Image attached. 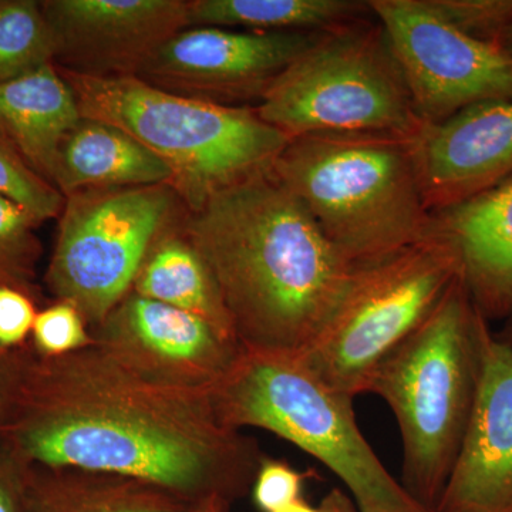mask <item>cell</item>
Masks as SVG:
<instances>
[{
  "label": "cell",
  "instance_id": "f546056e",
  "mask_svg": "<svg viewBox=\"0 0 512 512\" xmlns=\"http://www.w3.org/2000/svg\"><path fill=\"white\" fill-rule=\"evenodd\" d=\"M26 345L16 349L0 348V430L5 426L15 403L25 362Z\"/></svg>",
  "mask_w": 512,
  "mask_h": 512
},
{
  "label": "cell",
  "instance_id": "e575fe53",
  "mask_svg": "<svg viewBox=\"0 0 512 512\" xmlns=\"http://www.w3.org/2000/svg\"><path fill=\"white\" fill-rule=\"evenodd\" d=\"M501 49L512 57V26L508 30L507 35H505L503 42H501Z\"/></svg>",
  "mask_w": 512,
  "mask_h": 512
},
{
  "label": "cell",
  "instance_id": "7a4b0ae2",
  "mask_svg": "<svg viewBox=\"0 0 512 512\" xmlns=\"http://www.w3.org/2000/svg\"><path fill=\"white\" fill-rule=\"evenodd\" d=\"M181 227L210 268L244 349L301 353L357 269L272 168L187 210Z\"/></svg>",
  "mask_w": 512,
  "mask_h": 512
},
{
  "label": "cell",
  "instance_id": "4fadbf2b",
  "mask_svg": "<svg viewBox=\"0 0 512 512\" xmlns=\"http://www.w3.org/2000/svg\"><path fill=\"white\" fill-rule=\"evenodd\" d=\"M190 0H42L59 69L137 76L148 57L188 28Z\"/></svg>",
  "mask_w": 512,
  "mask_h": 512
},
{
  "label": "cell",
  "instance_id": "9c48e42d",
  "mask_svg": "<svg viewBox=\"0 0 512 512\" xmlns=\"http://www.w3.org/2000/svg\"><path fill=\"white\" fill-rule=\"evenodd\" d=\"M187 207L170 184L97 188L64 197L45 274L53 301L70 303L89 329L133 288L157 239Z\"/></svg>",
  "mask_w": 512,
  "mask_h": 512
},
{
  "label": "cell",
  "instance_id": "7402d4cb",
  "mask_svg": "<svg viewBox=\"0 0 512 512\" xmlns=\"http://www.w3.org/2000/svg\"><path fill=\"white\" fill-rule=\"evenodd\" d=\"M55 63V43L37 0H0V84Z\"/></svg>",
  "mask_w": 512,
  "mask_h": 512
},
{
  "label": "cell",
  "instance_id": "6da1fadb",
  "mask_svg": "<svg viewBox=\"0 0 512 512\" xmlns=\"http://www.w3.org/2000/svg\"><path fill=\"white\" fill-rule=\"evenodd\" d=\"M0 436L35 466L136 478L191 504L251 494L266 457L218 419L210 392L151 379L94 342L63 356L28 342Z\"/></svg>",
  "mask_w": 512,
  "mask_h": 512
},
{
  "label": "cell",
  "instance_id": "5b68a950",
  "mask_svg": "<svg viewBox=\"0 0 512 512\" xmlns=\"http://www.w3.org/2000/svg\"><path fill=\"white\" fill-rule=\"evenodd\" d=\"M59 72L72 87L82 117L121 128L170 168L171 185L187 210L271 170L291 140L266 123L256 107L178 96L137 76Z\"/></svg>",
  "mask_w": 512,
  "mask_h": 512
},
{
  "label": "cell",
  "instance_id": "d4e9b609",
  "mask_svg": "<svg viewBox=\"0 0 512 512\" xmlns=\"http://www.w3.org/2000/svg\"><path fill=\"white\" fill-rule=\"evenodd\" d=\"M451 28L484 45L501 47L512 26V0H424Z\"/></svg>",
  "mask_w": 512,
  "mask_h": 512
},
{
  "label": "cell",
  "instance_id": "d6986e66",
  "mask_svg": "<svg viewBox=\"0 0 512 512\" xmlns=\"http://www.w3.org/2000/svg\"><path fill=\"white\" fill-rule=\"evenodd\" d=\"M191 505L136 478L32 464L29 512H188Z\"/></svg>",
  "mask_w": 512,
  "mask_h": 512
},
{
  "label": "cell",
  "instance_id": "9a60e30c",
  "mask_svg": "<svg viewBox=\"0 0 512 512\" xmlns=\"http://www.w3.org/2000/svg\"><path fill=\"white\" fill-rule=\"evenodd\" d=\"M436 511L512 512V346L493 329L466 436Z\"/></svg>",
  "mask_w": 512,
  "mask_h": 512
},
{
  "label": "cell",
  "instance_id": "d590c367",
  "mask_svg": "<svg viewBox=\"0 0 512 512\" xmlns=\"http://www.w3.org/2000/svg\"><path fill=\"white\" fill-rule=\"evenodd\" d=\"M434 512H466V511H434Z\"/></svg>",
  "mask_w": 512,
  "mask_h": 512
},
{
  "label": "cell",
  "instance_id": "4316f807",
  "mask_svg": "<svg viewBox=\"0 0 512 512\" xmlns=\"http://www.w3.org/2000/svg\"><path fill=\"white\" fill-rule=\"evenodd\" d=\"M311 477H316L313 470L302 473L284 460L265 457L252 485V500L259 511L282 510L303 500V485Z\"/></svg>",
  "mask_w": 512,
  "mask_h": 512
},
{
  "label": "cell",
  "instance_id": "ffe728a7",
  "mask_svg": "<svg viewBox=\"0 0 512 512\" xmlns=\"http://www.w3.org/2000/svg\"><path fill=\"white\" fill-rule=\"evenodd\" d=\"M183 220L165 231L148 251L131 291L192 313L237 340L214 276L184 234Z\"/></svg>",
  "mask_w": 512,
  "mask_h": 512
},
{
  "label": "cell",
  "instance_id": "603a6c76",
  "mask_svg": "<svg viewBox=\"0 0 512 512\" xmlns=\"http://www.w3.org/2000/svg\"><path fill=\"white\" fill-rule=\"evenodd\" d=\"M37 227L40 225L28 211L0 194V286L29 293L43 305L45 298L37 285L42 256Z\"/></svg>",
  "mask_w": 512,
  "mask_h": 512
},
{
  "label": "cell",
  "instance_id": "ac0fdd59",
  "mask_svg": "<svg viewBox=\"0 0 512 512\" xmlns=\"http://www.w3.org/2000/svg\"><path fill=\"white\" fill-rule=\"evenodd\" d=\"M161 184H173V173L156 154L121 128L86 117L64 138L53 174V185L63 197L97 188Z\"/></svg>",
  "mask_w": 512,
  "mask_h": 512
},
{
  "label": "cell",
  "instance_id": "5bb4252c",
  "mask_svg": "<svg viewBox=\"0 0 512 512\" xmlns=\"http://www.w3.org/2000/svg\"><path fill=\"white\" fill-rule=\"evenodd\" d=\"M416 158L431 214L504 183L512 177V99L483 101L427 124Z\"/></svg>",
  "mask_w": 512,
  "mask_h": 512
},
{
  "label": "cell",
  "instance_id": "836d02e7",
  "mask_svg": "<svg viewBox=\"0 0 512 512\" xmlns=\"http://www.w3.org/2000/svg\"><path fill=\"white\" fill-rule=\"evenodd\" d=\"M495 338L512 346V316L503 322V328L494 332Z\"/></svg>",
  "mask_w": 512,
  "mask_h": 512
},
{
  "label": "cell",
  "instance_id": "7c38bea8",
  "mask_svg": "<svg viewBox=\"0 0 512 512\" xmlns=\"http://www.w3.org/2000/svg\"><path fill=\"white\" fill-rule=\"evenodd\" d=\"M93 342L151 379L210 392L242 346L207 320L130 291L99 325Z\"/></svg>",
  "mask_w": 512,
  "mask_h": 512
},
{
  "label": "cell",
  "instance_id": "1f68e13d",
  "mask_svg": "<svg viewBox=\"0 0 512 512\" xmlns=\"http://www.w3.org/2000/svg\"><path fill=\"white\" fill-rule=\"evenodd\" d=\"M231 504L221 498L212 497L192 504L188 512H229Z\"/></svg>",
  "mask_w": 512,
  "mask_h": 512
},
{
  "label": "cell",
  "instance_id": "30bf717a",
  "mask_svg": "<svg viewBox=\"0 0 512 512\" xmlns=\"http://www.w3.org/2000/svg\"><path fill=\"white\" fill-rule=\"evenodd\" d=\"M424 124L488 100L512 99V57L461 35L424 0H369Z\"/></svg>",
  "mask_w": 512,
  "mask_h": 512
},
{
  "label": "cell",
  "instance_id": "e0dca14e",
  "mask_svg": "<svg viewBox=\"0 0 512 512\" xmlns=\"http://www.w3.org/2000/svg\"><path fill=\"white\" fill-rule=\"evenodd\" d=\"M80 120L76 96L55 63L0 84V131L52 185L60 146Z\"/></svg>",
  "mask_w": 512,
  "mask_h": 512
},
{
  "label": "cell",
  "instance_id": "3957f363",
  "mask_svg": "<svg viewBox=\"0 0 512 512\" xmlns=\"http://www.w3.org/2000/svg\"><path fill=\"white\" fill-rule=\"evenodd\" d=\"M416 138L295 137L276 157L272 173L359 268L436 237L421 190Z\"/></svg>",
  "mask_w": 512,
  "mask_h": 512
},
{
  "label": "cell",
  "instance_id": "8992f818",
  "mask_svg": "<svg viewBox=\"0 0 512 512\" xmlns=\"http://www.w3.org/2000/svg\"><path fill=\"white\" fill-rule=\"evenodd\" d=\"M210 396L225 426L271 431L329 468L359 512H429L367 443L355 399L323 383L295 355L242 348Z\"/></svg>",
  "mask_w": 512,
  "mask_h": 512
},
{
  "label": "cell",
  "instance_id": "277c9868",
  "mask_svg": "<svg viewBox=\"0 0 512 512\" xmlns=\"http://www.w3.org/2000/svg\"><path fill=\"white\" fill-rule=\"evenodd\" d=\"M490 330L460 275L367 384L399 424L402 485L429 512L439 507L466 436Z\"/></svg>",
  "mask_w": 512,
  "mask_h": 512
},
{
  "label": "cell",
  "instance_id": "484cf974",
  "mask_svg": "<svg viewBox=\"0 0 512 512\" xmlns=\"http://www.w3.org/2000/svg\"><path fill=\"white\" fill-rule=\"evenodd\" d=\"M29 342L39 355L63 356L86 348L93 339L86 320L73 305L53 301L37 312Z\"/></svg>",
  "mask_w": 512,
  "mask_h": 512
},
{
  "label": "cell",
  "instance_id": "44dd1931",
  "mask_svg": "<svg viewBox=\"0 0 512 512\" xmlns=\"http://www.w3.org/2000/svg\"><path fill=\"white\" fill-rule=\"evenodd\" d=\"M375 18L369 0H190L187 23L258 33L329 32Z\"/></svg>",
  "mask_w": 512,
  "mask_h": 512
},
{
  "label": "cell",
  "instance_id": "ba28073f",
  "mask_svg": "<svg viewBox=\"0 0 512 512\" xmlns=\"http://www.w3.org/2000/svg\"><path fill=\"white\" fill-rule=\"evenodd\" d=\"M460 275L457 248L441 235L359 266L319 335L295 356L323 383L355 399Z\"/></svg>",
  "mask_w": 512,
  "mask_h": 512
},
{
  "label": "cell",
  "instance_id": "2e32d148",
  "mask_svg": "<svg viewBox=\"0 0 512 512\" xmlns=\"http://www.w3.org/2000/svg\"><path fill=\"white\" fill-rule=\"evenodd\" d=\"M434 235L453 242L474 305L488 322L512 316V177L434 212Z\"/></svg>",
  "mask_w": 512,
  "mask_h": 512
},
{
  "label": "cell",
  "instance_id": "8fae6325",
  "mask_svg": "<svg viewBox=\"0 0 512 512\" xmlns=\"http://www.w3.org/2000/svg\"><path fill=\"white\" fill-rule=\"evenodd\" d=\"M325 32L258 33L191 26L158 47L138 79L165 92L225 106L264 99L269 87Z\"/></svg>",
  "mask_w": 512,
  "mask_h": 512
},
{
  "label": "cell",
  "instance_id": "83f0119b",
  "mask_svg": "<svg viewBox=\"0 0 512 512\" xmlns=\"http://www.w3.org/2000/svg\"><path fill=\"white\" fill-rule=\"evenodd\" d=\"M43 308L29 293L0 286V348L26 345L32 335L37 312Z\"/></svg>",
  "mask_w": 512,
  "mask_h": 512
},
{
  "label": "cell",
  "instance_id": "52a82bcc",
  "mask_svg": "<svg viewBox=\"0 0 512 512\" xmlns=\"http://www.w3.org/2000/svg\"><path fill=\"white\" fill-rule=\"evenodd\" d=\"M256 111L289 138H416L426 127L376 18L322 33L269 87Z\"/></svg>",
  "mask_w": 512,
  "mask_h": 512
},
{
  "label": "cell",
  "instance_id": "f1b7e54d",
  "mask_svg": "<svg viewBox=\"0 0 512 512\" xmlns=\"http://www.w3.org/2000/svg\"><path fill=\"white\" fill-rule=\"evenodd\" d=\"M30 474L32 464L0 436V512H29Z\"/></svg>",
  "mask_w": 512,
  "mask_h": 512
},
{
  "label": "cell",
  "instance_id": "d6a6232c",
  "mask_svg": "<svg viewBox=\"0 0 512 512\" xmlns=\"http://www.w3.org/2000/svg\"><path fill=\"white\" fill-rule=\"evenodd\" d=\"M276 512H325V510H323L322 505L313 507V505L306 503L305 500H299Z\"/></svg>",
  "mask_w": 512,
  "mask_h": 512
},
{
  "label": "cell",
  "instance_id": "cb8c5ba5",
  "mask_svg": "<svg viewBox=\"0 0 512 512\" xmlns=\"http://www.w3.org/2000/svg\"><path fill=\"white\" fill-rule=\"evenodd\" d=\"M0 194L29 212L37 224L59 220L64 207L62 192L40 177L18 148L0 131Z\"/></svg>",
  "mask_w": 512,
  "mask_h": 512
},
{
  "label": "cell",
  "instance_id": "4dcf8cb0",
  "mask_svg": "<svg viewBox=\"0 0 512 512\" xmlns=\"http://www.w3.org/2000/svg\"><path fill=\"white\" fill-rule=\"evenodd\" d=\"M320 505L325 512H359L352 497L339 488H333L330 493L326 494Z\"/></svg>",
  "mask_w": 512,
  "mask_h": 512
}]
</instances>
